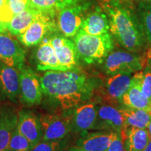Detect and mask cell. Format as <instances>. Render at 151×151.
Masks as SVG:
<instances>
[{
    "mask_svg": "<svg viewBox=\"0 0 151 151\" xmlns=\"http://www.w3.org/2000/svg\"><path fill=\"white\" fill-rule=\"evenodd\" d=\"M48 39L55 51L60 65L64 70L77 68L79 58L74 42L58 33L48 36Z\"/></svg>",
    "mask_w": 151,
    "mask_h": 151,
    "instance_id": "10",
    "label": "cell"
},
{
    "mask_svg": "<svg viewBox=\"0 0 151 151\" xmlns=\"http://www.w3.org/2000/svg\"><path fill=\"white\" fill-rule=\"evenodd\" d=\"M57 14L55 13L41 11L27 29L19 35L18 41L26 47L39 45L45 38L58 31Z\"/></svg>",
    "mask_w": 151,
    "mask_h": 151,
    "instance_id": "4",
    "label": "cell"
},
{
    "mask_svg": "<svg viewBox=\"0 0 151 151\" xmlns=\"http://www.w3.org/2000/svg\"><path fill=\"white\" fill-rule=\"evenodd\" d=\"M102 8L108 15L109 31L118 43L129 51L140 50L144 43V33L131 1L109 0L103 1Z\"/></svg>",
    "mask_w": 151,
    "mask_h": 151,
    "instance_id": "2",
    "label": "cell"
},
{
    "mask_svg": "<svg viewBox=\"0 0 151 151\" xmlns=\"http://www.w3.org/2000/svg\"><path fill=\"white\" fill-rule=\"evenodd\" d=\"M142 71H138L132 77L131 83L121 98L122 103L131 109H141L151 112V101L141 94Z\"/></svg>",
    "mask_w": 151,
    "mask_h": 151,
    "instance_id": "16",
    "label": "cell"
},
{
    "mask_svg": "<svg viewBox=\"0 0 151 151\" xmlns=\"http://www.w3.org/2000/svg\"><path fill=\"white\" fill-rule=\"evenodd\" d=\"M39 118L43 131L41 141L62 140L71 132V113H48Z\"/></svg>",
    "mask_w": 151,
    "mask_h": 151,
    "instance_id": "7",
    "label": "cell"
},
{
    "mask_svg": "<svg viewBox=\"0 0 151 151\" xmlns=\"http://www.w3.org/2000/svg\"><path fill=\"white\" fill-rule=\"evenodd\" d=\"M17 127L29 141L31 150L42 140L43 131L40 118L32 111L26 109L18 111Z\"/></svg>",
    "mask_w": 151,
    "mask_h": 151,
    "instance_id": "11",
    "label": "cell"
},
{
    "mask_svg": "<svg viewBox=\"0 0 151 151\" xmlns=\"http://www.w3.org/2000/svg\"><path fill=\"white\" fill-rule=\"evenodd\" d=\"M25 51L18 41L0 33V62L19 69L24 65Z\"/></svg>",
    "mask_w": 151,
    "mask_h": 151,
    "instance_id": "12",
    "label": "cell"
},
{
    "mask_svg": "<svg viewBox=\"0 0 151 151\" xmlns=\"http://www.w3.org/2000/svg\"><path fill=\"white\" fill-rule=\"evenodd\" d=\"M141 94L143 97L151 101V67L148 65L142 71Z\"/></svg>",
    "mask_w": 151,
    "mask_h": 151,
    "instance_id": "29",
    "label": "cell"
},
{
    "mask_svg": "<svg viewBox=\"0 0 151 151\" xmlns=\"http://www.w3.org/2000/svg\"><path fill=\"white\" fill-rule=\"evenodd\" d=\"M123 120L120 111L113 106L105 104L97 109V117L94 129H106L121 133Z\"/></svg>",
    "mask_w": 151,
    "mask_h": 151,
    "instance_id": "20",
    "label": "cell"
},
{
    "mask_svg": "<svg viewBox=\"0 0 151 151\" xmlns=\"http://www.w3.org/2000/svg\"><path fill=\"white\" fill-rule=\"evenodd\" d=\"M148 130L149 133H150V134L151 136V121H150V123H149V125H148Z\"/></svg>",
    "mask_w": 151,
    "mask_h": 151,
    "instance_id": "32",
    "label": "cell"
},
{
    "mask_svg": "<svg viewBox=\"0 0 151 151\" xmlns=\"http://www.w3.org/2000/svg\"><path fill=\"white\" fill-rule=\"evenodd\" d=\"M103 1H109V0H102ZM124 1H130V0H124Z\"/></svg>",
    "mask_w": 151,
    "mask_h": 151,
    "instance_id": "34",
    "label": "cell"
},
{
    "mask_svg": "<svg viewBox=\"0 0 151 151\" xmlns=\"http://www.w3.org/2000/svg\"><path fill=\"white\" fill-rule=\"evenodd\" d=\"M131 73H118L107 79L99 90L100 97L104 102L111 106H116L121 101L122 95L125 93L131 83Z\"/></svg>",
    "mask_w": 151,
    "mask_h": 151,
    "instance_id": "9",
    "label": "cell"
},
{
    "mask_svg": "<svg viewBox=\"0 0 151 151\" xmlns=\"http://www.w3.org/2000/svg\"><path fill=\"white\" fill-rule=\"evenodd\" d=\"M150 139L151 136L148 129L132 128L126 134V151H143Z\"/></svg>",
    "mask_w": 151,
    "mask_h": 151,
    "instance_id": "23",
    "label": "cell"
},
{
    "mask_svg": "<svg viewBox=\"0 0 151 151\" xmlns=\"http://www.w3.org/2000/svg\"><path fill=\"white\" fill-rule=\"evenodd\" d=\"M107 151H126L124 141L120 134H117L109 145Z\"/></svg>",
    "mask_w": 151,
    "mask_h": 151,
    "instance_id": "30",
    "label": "cell"
},
{
    "mask_svg": "<svg viewBox=\"0 0 151 151\" xmlns=\"http://www.w3.org/2000/svg\"><path fill=\"white\" fill-rule=\"evenodd\" d=\"M67 141L65 139L58 141H41L31 151H65Z\"/></svg>",
    "mask_w": 151,
    "mask_h": 151,
    "instance_id": "27",
    "label": "cell"
},
{
    "mask_svg": "<svg viewBox=\"0 0 151 151\" xmlns=\"http://www.w3.org/2000/svg\"><path fill=\"white\" fill-rule=\"evenodd\" d=\"M120 111L123 120V127L120 133L123 141H125L126 134L132 128L147 129L151 121V112L141 109H123Z\"/></svg>",
    "mask_w": 151,
    "mask_h": 151,
    "instance_id": "21",
    "label": "cell"
},
{
    "mask_svg": "<svg viewBox=\"0 0 151 151\" xmlns=\"http://www.w3.org/2000/svg\"><path fill=\"white\" fill-rule=\"evenodd\" d=\"M18 123V112L14 107L4 105L0 109V151H8L11 135Z\"/></svg>",
    "mask_w": 151,
    "mask_h": 151,
    "instance_id": "19",
    "label": "cell"
},
{
    "mask_svg": "<svg viewBox=\"0 0 151 151\" xmlns=\"http://www.w3.org/2000/svg\"><path fill=\"white\" fill-rule=\"evenodd\" d=\"M35 61L37 69L39 71H65L60 65L48 37L39 44L35 53Z\"/></svg>",
    "mask_w": 151,
    "mask_h": 151,
    "instance_id": "17",
    "label": "cell"
},
{
    "mask_svg": "<svg viewBox=\"0 0 151 151\" xmlns=\"http://www.w3.org/2000/svg\"><path fill=\"white\" fill-rule=\"evenodd\" d=\"M83 0H29V6L41 11L58 14L62 9L83 2Z\"/></svg>",
    "mask_w": 151,
    "mask_h": 151,
    "instance_id": "24",
    "label": "cell"
},
{
    "mask_svg": "<svg viewBox=\"0 0 151 151\" xmlns=\"http://www.w3.org/2000/svg\"><path fill=\"white\" fill-rule=\"evenodd\" d=\"M68 151H69V150H68Z\"/></svg>",
    "mask_w": 151,
    "mask_h": 151,
    "instance_id": "35",
    "label": "cell"
},
{
    "mask_svg": "<svg viewBox=\"0 0 151 151\" xmlns=\"http://www.w3.org/2000/svg\"><path fill=\"white\" fill-rule=\"evenodd\" d=\"M73 42L79 59L87 65L101 63L114 47L109 32L101 35H91L79 31L74 37Z\"/></svg>",
    "mask_w": 151,
    "mask_h": 151,
    "instance_id": "3",
    "label": "cell"
},
{
    "mask_svg": "<svg viewBox=\"0 0 151 151\" xmlns=\"http://www.w3.org/2000/svg\"><path fill=\"white\" fill-rule=\"evenodd\" d=\"M137 13L146 39L151 44V2L140 1Z\"/></svg>",
    "mask_w": 151,
    "mask_h": 151,
    "instance_id": "25",
    "label": "cell"
},
{
    "mask_svg": "<svg viewBox=\"0 0 151 151\" xmlns=\"http://www.w3.org/2000/svg\"><path fill=\"white\" fill-rule=\"evenodd\" d=\"M18 70L20 76V97L22 101L27 106L40 104L43 97L41 76L31 68L24 65Z\"/></svg>",
    "mask_w": 151,
    "mask_h": 151,
    "instance_id": "8",
    "label": "cell"
},
{
    "mask_svg": "<svg viewBox=\"0 0 151 151\" xmlns=\"http://www.w3.org/2000/svg\"><path fill=\"white\" fill-rule=\"evenodd\" d=\"M117 134L115 132H86L69 151H107L109 145Z\"/></svg>",
    "mask_w": 151,
    "mask_h": 151,
    "instance_id": "13",
    "label": "cell"
},
{
    "mask_svg": "<svg viewBox=\"0 0 151 151\" xmlns=\"http://www.w3.org/2000/svg\"><path fill=\"white\" fill-rule=\"evenodd\" d=\"M43 97L52 106L68 110L78 106L95 91V80L78 68L67 71H46L41 76Z\"/></svg>",
    "mask_w": 151,
    "mask_h": 151,
    "instance_id": "1",
    "label": "cell"
},
{
    "mask_svg": "<svg viewBox=\"0 0 151 151\" xmlns=\"http://www.w3.org/2000/svg\"><path fill=\"white\" fill-rule=\"evenodd\" d=\"M143 151H151V139L149 141L148 144L147 145V146L144 148V150Z\"/></svg>",
    "mask_w": 151,
    "mask_h": 151,
    "instance_id": "31",
    "label": "cell"
},
{
    "mask_svg": "<svg viewBox=\"0 0 151 151\" xmlns=\"http://www.w3.org/2000/svg\"><path fill=\"white\" fill-rule=\"evenodd\" d=\"M8 151H31L29 141L19 132L17 127L11 135Z\"/></svg>",
    "mask_w": 151,
    "mask_h": 151,
    "instance_id": "26",
    "label": "cell"
},
{
    "mask_svg": "<svg viewBox=\"0 0 151 151\" xmlns=\"http://www.w3.org/2000/svg\"><path fill=\"white\" fill-rule=\"evenodd\" d=\"M141 1H146V2H151V0H141Z\"/></svg>",
    "mask_w": 151,
    "mask_h": 151,
    "instance_id": "33",
    "label": "cell"
},
{
    "mask_svg": "<svg viewBox=\"0 0 151 151\" xmlns=\"http://www.w3.org/2000/svg\"><path fill=\"white\" fill-rule=\"evenodd\" d=\"M39 13V10L29 7L16 15L6 24L7 32L16 37L22 35L32 23Z\"/></svg>",
    "mask_w": 151,
    "mask_h": 151,
    "instance_id": "22",
    "label": "cell"
},
{
    "mask_svg": "<svg viewBox=\"0 0 151 151\" xmlns=\"http://www.w3.org/2000/svg\"><path fill=\"white\" fill-rule=\"evenodd\" d=\"M29 7V0H7L6 11L9 20Z\"/></svg>",
    "mask_w": 151,
    "mask_h": 151,
    "instance_id": "28",
    "label": "cell"
},
{
    "mask_svg": "<svg viewBox=\"0 0 151 151\" xmlns=\"http://www.w3.org/2000/svg\"><path fill=\"white\" fill-rule=\"evenodd\" d=\"M109 30L108 15L103 8L96 7L86 15L79 31L91 35H101L109 33Z\"/></svg>",
    "mask_w": 151,
    "mask_h": 151,
    "instance_id": "18",
    "label": "cell"
},
{
    "mask_svg": "<svg viewBox=\"0 0 151 151\" xmlns=\"http://www.w3.org/2000/svg\"><path fill=\"white\" fill-rule=\"evenodd\" d=\"M89 4L78 3L60 10L57 14L58 31L67 38L74 37L78 32Z\"/></svg>",
    "mask_w": 151,
    "mask_h": 151,
    "instance_id": "6",
    "label": "cell"
},
{
    "mask_svg": "<svg viewBox=\"0 0 151 151\" xmlns=\"http://www.w3.org/2000/svg\"><path fill=\"white\" fill-rule=\"evenodd\" d=\"M0 90L6 98L13 101L20 97L19 70L0 62Z\"/></svg>",
    "mask_w": 151,
    "mask_h": 151,
    "instance_id": "15",
    "label": "cell"
},
{
    "mask_svg": "<svg viewBox=\"0 0 151 151\" xmlns=\"http://www.w3.org/2000/svg\"><path fill=\"white\" fill-rule=\"evenodd\" d=\"M97 109L94 103H86L76 107L71 112V131L81 134L94 129Z\"/></svg>",
    "mask_w": 151,
    "mask_h": 151,
    "instance_id": "14",
    "label": "cell"
},
{
    "mask_svg": "<svg viewBox=\"0 0 151 151\" xmlns=\"http://www.w3.org/2000/svg\"><path fill=\"white\" fill-rule=\"evenodd\" d=\"M146 58L134 52L116 51L111 52L106 58L104 68L108 74L118 73L138 72L146 65Z\"/></svg>",
    "mask_w": 151,
    "mask_h": 151,
    "instance_id": "5",
    "label": "cell"
}]
</instances>
